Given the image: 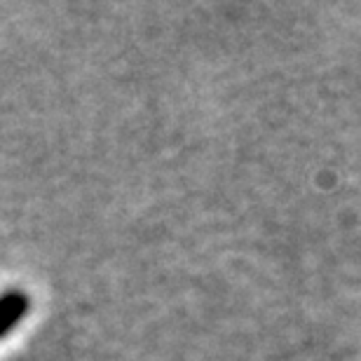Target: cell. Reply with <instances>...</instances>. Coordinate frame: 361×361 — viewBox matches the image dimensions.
I'll list each match as a JSON object with an SVG mask.
<instances>
[{"instance_id": "cell-1", "label": "cell", "mask_w": 361, "mask_h": 361, "mask_svg": "<svg viewBox=\"0 0 361 361\" xmlns=\"http://www.w3.org/2000/svg\"><path fill=\"white\" fill-rule=\"evenodd\" d=\"M28 310H31V298H28L26 291L10 288V291L0 293V338L10 334L24 319Z\"/></svg>"}]
</instances>
